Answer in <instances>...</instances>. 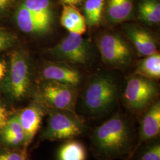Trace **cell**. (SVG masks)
<instances>
[{
    "mask_svg": "<svg viewBox=\"0 0 160 160\" xmlns=\"http://www.w3.org/2000/svg\"><path fill=\"white\" fill-rule=\"evenodd\" d=\"M135 138L131 122L124 114L118 113L94 129L92 147L102 160L128 159L132 157Z\"/></svg>",
    "mask_w": 160,
    "mask_h": 160,
    "instance_id": "1",
    "label": "cell"
},
{
    "mask_svg": "<svg viewBox=\"0 0 160 160\" xmlns=\"http://www.w3.org/2000/svg\"><path fill=\"white\" fill-rule=\"evenodd\" d=\"M54 17L51 0H21L15 13L18 28L30 34L48 32L51 28Z\"/></svg>",
    "mask_w": 160,
    "mask_h": 160,
    "instance_id": "2",
    "label": "cell"
},
{
    "mask_svg": "<svg viewBox=\"0 0 160 160\" xmlns=\"http://www.w3.org/2000/svg\"><path fill=\"white\" fill-rule=\"evenodd\" d=\"M118 96V88L113 79L108 75L94 77L83 94V105L92 116L106 114L113 108Z\"/></svg>",
    "mask_w": 160,
    "mask_h": 160,
    "instance_id": "3",
    "label": "cell"
},
{
    "mask_svg": "<svg viewBox=\"0 0 160 160\" xmlns=\"http://www.w3.org/2000/svg\"><path fill=\"white\" fill-rule=\"evenodd\" d=\"M86 131L84 122L77 113L51 109L41 137L49 141L69 140L83 135Z\"/></svg>",
    "mask_w": 160,
    "mask_h": 160,
    "instance_id": "4",
    "label": "cell"
},
{
    "mask_svg": "<svg viewBox=\"0 0 160 160\" xmlns=\"http://www.w3.org/2000/svg\"><path fill=\"white\" fill-rule=\"evenodd\" d=\"M3 89L13 100H22L30 87V77L27 59L22 52L15 51L10 57V67L7 72Z\"/></svg>",
    "mask_w": 160,
    "mask_h": 160,
    "instance_id": "5",
    "label": "cell"
},
{
    "mask_svg": "<svg viewBox=\"0 0 160 160\" xmlns=\"http://www.w3.org/2000/svg\"><path fill=\"white\" fill-rule=\"evenodd\" d=\"M158 94V88L154 80L137 75L128 81L123 98L129 109L139 112L154 103Z\"/></svg>",
    "mask_w": 160,
    "mask_h": 160,
    "instance_id": "6",
    "label": "cell"
},
{
    "mask_svg": "<svg viewBox=\"0 0 160 160\" xmlns=\"http://www.w3.org/2000/svg\"><path fill=\"white\" fill-rule=\"evenodd\" d=\"M97 45L103 62L113 67H123L131 61L132 51L120 35L104 33L97 38Z\"/></svg>",
    "mask_w": 160,
    "mask_h": 160,
    "instance_id": "7",
    "label": "cell"
},
{
    "mask_svg": "<svg viewBox=\"0 0 160 160\" xmlns=\"http://www.w3.org/2000/svg\"><path fill=\"white\" fill-rule=\"evenodd\" d=\"M40 96L52 109L76 113V87L52 81H46L40 88Z\"/></svg>",
    "mask_w": 160,
    "mask_h": 160,
    "instance_id": "8",
    "label": "cell"
},
{
    "mask_svg": "<svg viewBox=\"0 0 160 160\" xmlns=\"http://www.w3.org/2000/svg\"><path fill=\"white\" fill-rule=\"evenodd\" d=\"M53 57L71 63H84L90 57V45L81 34L69 33L63 40L49 49Z\"/></svg>",
    "mask_w": 160,
    "mask_h": 160,
    "instance_id": "9",
    "label": "cell"
},
{
    "mask_svg": "<svg viewBox=\"0 0 160 160\" xmlns=\"http://www.w3.org/2000/svg\"><path fill=\"white\" fill-rule=\"evenodd\" d=\"M145 112L141 122L139 130L138 141L133 152L142 144L157 139L160 133V103L155 102Z\"/></svg>",
    "mask_w": 160,
    "mask_h": 160,
    "instance_id": "10",
    "label": "cell"
},
{
    "mask_svg": "<svg viewBox=\"0 0 160 160\" xmlns=\"http://www.w3.org/2000/svg\"><path fill=\"white\" fill-rule=\"evenodd\" d=\"M124 32L140 55L147 57L157 52V40L147 29L137 24H127Z\"/></svg>",
    "mask_w": 160,
    "mask_h": 160,
    "instance_id": "11",
    "label": "cell"
},
{
    "mask_svg": "<svg viewBox=\"0 0 160 160\" xmlns=\"http://www.w3.org/2000/svg\"><path fill=\"white\" fill-rule=\"evenodd\" d=\"M43 113V110L39 104L33 103L22 109L16 114L25 133L26 147L32 142L39 130Z\"/></svg>",
    "mask_w": 160,
    "mask_h": 160,
    "instance_id": "12",
    "label": "cell"
},
{
    "mask_svg": "<svg viewBox=\"0 0 160 160\" xmlns=\"http://www.w3.org/2000/svg\"><path fill=\"white\" fill-rule=\"evenodd\" d=\"M42 76L46 81H52L77 87L81 82L80 72L67 65L51 63L45 67Z\"/></svg>",
    "mask_w": 160,
    "mask_h": 160,
    "instance_id": "13",
    "label": "cell"
},
{
    "mask_svg": "<svg viewBox=\"0 0 160 160\" xmlns=\"http://www.w3.org/2000/svg\"><path fill=\"white\" fill-rule=\"evenodd\" d=\"M133 7V0H107L105 10L108 22L116 24L131 20Z\"/></svg>",
    "mask_w": 160,
    "mask_h": 160,
    "instance_id": "14",
    "label": "cell"
},
{
    "mask_svg": "<svg viewBox=\"0 0 160 160\" xmlns=\"http://www.w3.org/2000/svg\"><path fill=\"white\" fill-rule=\"evenodd\" d=\"M61 24L69 33L82 35L86 32L87 24L83 14L77 7L63 6Z\"/></svg>",
    "mask_w": 160,
    "mask_h": 160,
    "instance_id": "15",
    "label": "cell"
},
{
    "mask_svg": "<svg viewBox=\"0 0 160 160\" xmlns=\"http://www.w3.org/2000/svg\"><path fill=\"white\" fill-rule=\"evenodd\" d=\"M137 75L150 80H158L160 78V55L157 52L141 61L135 71Z\"/></svg>",
    "mask_w": 160,
    "mask_h": 160,
    "instance_id": "16",
    "label": "cell"
},
{
    "mask_svg": "<svg viewBox=\"0 0 160 160\" xmlns=\"http://www.w3.org/2000/svg\"><path fill=\"white\" fill-rule=\"evenodd\" d=\"M87 149L84 145L78 141L68 140L58 151V160H86Z\"/></svg>",
    "mask_w": 160,
    "mask_h": 160,
    "instance_id": "17",
    "label": "cell"
},
{
    "mask_svg": "<svg viewBox=\"0 0 160 160\" xmlns=\"http://www.w3.org/2000/svg\"><path fill=\"white\" fill-rule=\"evenodd\" d=\"M138 17L143 23L155 25L160 22L159 0H141L138 7Z\"/></svg>",
    "mask_w": 160,
    "mask_h": 160,
    "instance_id": "18",
    "label": "cell"
},
{
    "mask_svg": "<svg viewBox=\"0 0 160 160\" xmlns=\"http://www.w3.org/2000/svg\"><path fill=\"white\" fill-rule=\"evenodd\" d=\"M105 6V0H86L83 7L87 26H96L100 23Z\"/></svg>",
    "mask_w": 160,
    "mask_h": 160,
    "instance_id": "19",
    "label": "cell"
},
{
    "mask_svg": "<svg viewBox=\"0 0 160 160\" xmlns=\"http://www.w3.org/2000/svg\"><path fill=\"white\" fill-rule=\"evenodd\" d=\"M135 152L137 153L136 160H160V141L157 138L143 143Z\"/></svg>",
    "mask_w": 160,
    "mask_h": 160,
    "instance_id": "20",
    "label": "cell"
},
{
    "mask_svg": "<svg viewBox=\"0 0 160 160\" xmlns=\"http://www.w3.org/2000/svg\"><path fill=\"white\" fill-rule=\"evenodd\" d=\"M12 135L24 136L26 137L17 114L10 116L6 125L0 131V138Z\"/></svg>",
    "mask_w": 160,
    "mask_h": 160,
    "instance_id": "21",
    "label": "cell"
},
{
    "mask_svg": "<svg viewBox=\"0 0 160 160\" xmlns=\"http://www.w3.org/2000/svg\"><path fill=\"white\" fill-rule=\"evenodd\" d=\"M26 148L0 150V160H28Z\"/></svg>",
    "mask_w": 160,
    "mask_h": 160,
    "instance_id": "22",
    "label": "cell"
},
{
    "mask_svg": "<svg viewBox=\"0 0 160 160\" xmlns=\"http://www.w3.org/2000/svg\"><path fill=\"white\" fill-rule=\"evenodd\" d=\"M14 36L7 31L0 29V51L6 50L14 43Z\"/></svg>",
    "mask_w": 160,
    "mask_h": 160,
    "instance_id": "23",
    "label": "cell"
},
{
    "mask_svg": "<svg viewBox=\"0 0 160 160\" xmlns=\"http://www.w3.org/2000/svg\"><path fill=\"white\" fill-rule=\"evenodd\" d=\"M10 117L6 106L0 102V131L6 125Z\"/></svg>",
    "mask_w": 160,
    "mask_h": 160,
    "instance_id": "24",
    "label": "cell"
},
{
    "mask_svg": "<svg viewBox=\"0 0 160 160\" xmlns=\"http://www.w3.org/2000/svg\"><path fill=\"white\" fill-rule=\"evenodd\" d=\"M15 1L16 0H0V14L7 12Z\"/></svg>",
    "mask_w": 160,
    "mask_h": 160,
    "instance_id": "25",
    "label": "cell"
},
{
    "mask_svg": "<svg viewBox=\"0 0 160 160\" xmlns=\"http://www.w3.org/2000/svg\"><path fill=\"white\" fill-rule=\"evenodd\" d=\"M84 0H60L63 6H74L77 7L83 2Z\"/></svg>",
    "mask_w": 160,
    "mask_h": 160,
    "instance_id": "26",
    "label": "cell"
},
{
    "mask_svg": "<svg viewBox=\"0 0 160 160\" xmlns=\"http://www.w3.org/2000/svg\"><path fill=\"white\" fill-rule=\"evenodd\" d=\"M7 72V66L3 61H0V84L4 80Z\"/></svg>",
    "mask_w": 160,
    "mask_h": 160,
    "instance_id": "27",
    "label": "cell"
}]
</instances>
